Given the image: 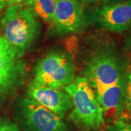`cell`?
Here are the masks:
<instances>
[{
    "mask_svg": "<svg viewBox=\"0 0 131 131\" xmlns=\"http://www.w3.org/2000/svg\"><path fill=\"white\" fill-rule=\"evenodd\" d=\"M128 63L114 47L106 45L94 52L84 67V77L102 108L106 122L112 123L125 111Z\"/></svg>",
    "mask_w": 131,
    "mask_h": 131,
    "instance_id": "cell-1",
    "label": "cell"
},
{
    "mask_svg": "<svg viewBox=\"0 0 131 131\" xmlns=\"http://www.w3.org/2000/svg\"><path fill=\"white\" fill-rule=\"evenodd\" d=\"M0 28L9 46L23 57L39 34L40 24L32 12L20 3L7 6L0 20Z\"/></svg>",
    "mask_w": 131,
    "mask_h": 131,
    "instance_id": "cell-2",
    "label": "cell"
},
{
    "mask_svg": "<svg viewBox=\"0 0 131 131\" xmlns=\"http://www.w3.org/2000/svg\"><path fill=\"white\" fill-rule=\"evenodd\" d=\"M63 90L71 99L69 118L76 126L84 131L97 130L104 126L106 121L102 108L84 77H75Z\"/></svg>",
    "mask_w": 131,
    "mask_h": 131,
    "instance_id": "cell-3",
    "label": "cell"
},
{
    "mask_svg": "<svg viewBox=\"0 0 131 131\" xmlns=\"http://www.w3.org/2000/svg\"><path fill=\"white\" fill-rule=\"evenodd\" d=\"M76 67L67 53L53 50L42 58L35 67L34 80L39 83L63 88L75 79Z\"/></svg>",
    "mask_w": 131,
    "mask_h": 131,
    "instance_id": "cell-4",
    "label": "cell"
},
{
    "mask_svg": "<svg viewBox=\"0 0 131 131\" xmlns=\"http://www.w3.org/2000/svg\"><path fill=\"white\" fill-rule=\"evenodd\" d=\"M18 117L26 131H70L62 118L29 98L20 101Z\"/></svg>",
    "mask_w": 131,
    "mask_h": 131,
    "instance_id": "cell-5",
    "label": "cell"
},
{
    "mask_svg": "<svg viewBox=\"0 0 131 131\" xmlns=\"http://www.w3.org/2000/svg\"><path fill=\"white\" fill-rule=\"evenodd\" d=\"M87 18L88 21L108 31H131V0L102 4L92 10Z\"/></svg>",
    "mask_w": 131,
    "mask_h": 131,
    "instance_id": "cell-6",
    "label": "cell"
},
{
    "mask_svg": "<svg viewBox=\"0 0 131 131\" xmlns=\"http://www.w3.org/2000/svg\"><path fill=\"white\" fill-rule=\"evenodd\" d=\"M21 58L0 36V96L13 92L23 83L26 63Z\"/></svg>",
    "mask_w": 131,
    "mask_h": 131,
    "instance_id": "cell-7",
    "label": "cell"
},
{
    "mask_svg": "<svg viewBox=\"0 0 131 131\" xmlns=\"http://www.w3.org/2000/svg\"><path fill=\"white\" fill-rule=\"evenodd\" d=\"M88 21L84 7L79 0H56L52 24L59 34L82 32Z\"/></svg>",
    "mask_w": 131,
    "mask_h": 131,
    "instance_id": "cell-8",
    "label": "cell"
},
{
    "mask_svg": "<svg viewBox=\"0 0 131 131\" xmlns=\"http://www.w3.org/2000/svg\"><path fill=\"white\" fill-rule=\"evenodd\" d=\"M27 95L28 98L62 119L72 108L71 99L63 88L42 84L33 80L28 84Z\"/></svg>",
    "mask_w": 131,
    "mask_h": 131,
    "instance_id": "cell-9",
    "label": "cell"
},
{
    "mask_svg": "<svg viewBox=\"0 0 131 131\" xmlns=\"http://www.w3.org/2000/svg\"><path fill=\"white\" fill-rule=\"evenodd\" d=\"M56 0H23L24 5L37 18L52 24Z\"/></svg>",
    "mask_w": 131,
    "mask_h": 131,
    "instance_id": "cell-10",
    "label": "cell"
},
{
    "mask_svg": "<svg viewBox=\"0 0 131 131\" xmlns=\"http://www.w3.org/2000/svg\"><path fill=\"white\" fill-rule=\"evenodd\" d=\"M108 131H131V115L122 114L117 119L111 123Z\"/></svg>",
    "mask_w": 131,
    "mask_h": 131,
    "instance_id": "cell-11",
    "label": "cell"
},
{
    "mask_svg": "<svg viewBox=\"0 0 131 131\" xmlns=\"http://www.w3.org/2000/svg\"><path fill=\"white\" fill-rule=\"evenodd\" d=\"M125 110L131 115V63H128L127 68V82L125 90Z\"/></svg>",
    "mask_w": 131,
    "mask_h": 131,
    "instance_id": "cell-12",
    "label": "cell"
},
{
    "mask_svg": "<svg viewBox=\"0 0 131 131\" xmlns=\"http://www.w3.org/2000/svg\"><path fill=\"white\" fill-rule=\"evenodd\" d=\"M0 131H21L19 127L9 119H0Z\"/></svg>",
    "mask_w": 131,
    "mask_h": 131,
    "instance_id": "cell-13",
    "label": "cell"
},
{
    "mask_svg": "<svg viewBox=\"0 0 131 131\" xmlns=\"http://www.w3.org/2000/svg\"><path fill=\"white\" fill-rule=\"evenodd\" d=\"M125 47L126 48V50L129 53L131 58V35L128 36L125 39Z\"/></svg>",
    "mask_w": 131,
    "mask_h": 131,
    "instance_id": "cell-14",
    "label": "cell"
},
{
    "mask_svg": "<svg viewBox=\"0 0 131 131\" xmlns=\"http://www.w3.org/2000/svg\"><path fill=\"white\" fill-rule=\"evenodd\" d=\"M23 2V0H5V4L6 7L9 5H16V4H20Z\"/></svg>",
    "mask_w": 131,
    "mask_h": 131,
    "instance_id": "cell-15",
    "label": "cell"
},
{
    "mask_svg": "<svg viewBox=\"0 0 131 131\" xmlns=\"http://www.w3.org/2000/svg\"><path fill=\"white\" fill-rule=\"evenodd\" d=\"M118 1H121V0H101L102 4H109V3H112Z\"/></svg>",
    "mask_w": 131,
    "mask_h": 131,
    "instance_id": "cell-16",
    "label": "cell"
},
{
    "mask_svg": "<svg viewBox=\"0 0 131 131\" xmlns=\"http://www.w3.org/2000/svg\"><path fill=\"white\" fill-rule=\"evenodd\" d=\"M81 2H84V3H92V2H101V0H79Z\"/></svg>",
    "mask_w": 131,
    "mask_h": 131,
    "instance_id": "cell-17",
    "label": "cell"
},
{
    "mask_svg": "<svg viewBox=\"0 0 131 131\" xmlns=\"http://www.w3.org/2000/svg\"><path fill=\"white\" fill-rule=\"evenodd\" d=\"M5 7H6L5 0H0V11L4 9Z\"/></svg>",
    "mask_w": 131,
    "mask_h": 131,
    "instance_id": "cell-18",
    "label": "cell"
}]
</instances>
